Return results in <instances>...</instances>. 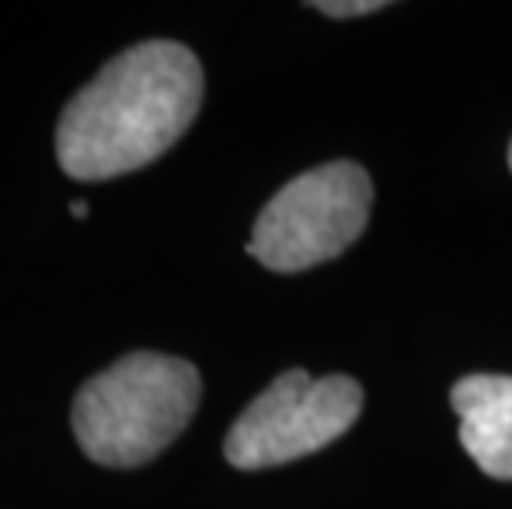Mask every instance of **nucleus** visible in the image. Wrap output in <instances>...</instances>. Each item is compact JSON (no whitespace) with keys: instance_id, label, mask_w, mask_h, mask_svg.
I'll list each match as a JSON object with an SVG mask.
<instances>
[{"instance_id":"f257e3e1","label":"nucleus","mask_w":512,"mask_h":509,"mask_svg":"<svg viewBox=\"0 0 512 509\" xmlns=\"http://www.w3.org/2000/svg\"><path fill=\"white\" fill-rule=\"evenodd\" d=\"M205 77L189 47L146 40L123 50L63 106L57 162L76 182H103L156 162L192 126Z\"/></svg>"},{"instance_id":"f03ea898","label":"nucleus","mask_w":512,"mask_h":509,"mask_svg":"<svg viewBox=\"0 0 512 509\" xmlns=\"http://www.w3.org/2000/svg\"><path fill=\"white\" fill-rule=\"evenodd\" d=\"M199 371L172 354L136 351L90 377L73 400V433L100 467H143L189 427Z\"/></svg>"},{"instance_id":"7ed1b4c3","label":"nucleus","mask_w":512,"mask_h":509,"mask_svg":"<svg viewBox=\"0 0 512 509\" xmlns=\"http://www.w3.org/2000/svg\"><path fill=\"white\" fill-rule=\"evenodd\" d=\"M370 199L374 189L357 162L301 172L261 209L248 252L281 275L328 262L361 238Z\"/></svg>"},{"instance_id":"20e7f679","label":"nucleus","mask_w":512,"mask_h":509,"mask_svg":"<svg viewBox=\"0 0 512 509\" xmlns=\"http://www.w3.org/2000/svg\"><path fill=\"white\" fill-rule=\"evenodd\" d=\"M361 384L344 374L288 371L242 410L225 437L235 470H268L324 450L361 417Z\"/></svg>"},{"instance_id":"39448f33","label":"nucleus","mask_w":512,"mask_h":509,"mask_svg":"<svg viewBox=\"0 0 512 509\" xmlns=\"http://www.w3.org/2000/svg\"><path fill=\"white\" fill-rule=\"evenodd\" d=\"M460 443L493 480H512V377L470 374L453 384Z\"/></svg>"},{"instance_id":"423d86ee","label":"nucleus","mask_w":512,"mask_h":509,"mask_svg":"<svg viewBox=\"0 0 512 509\" xmlns=\"http://www.w3.org/2000/svg\"><path fill=\"white\" fill-rule=\"evenodd\" d=\"M321 14L328 17H361V14H374V10H384V0H354V4H314Z\"/></svg>"},{"instance_id":"0eeeda50","label":"nucleus","mask_w":512,"mask_h":509,"mask_svg":"<svg viewBox=\"0 0 512 509\" xmlns=\"http://www.w3.org/2000/svg\"><path fill=\"white\" fill-rule=\"evenodd\" d=\"M70 212L76 215V219H86V215H90V205H86V202H70Z\"/></svg>"},{"instance_id":"6e6552de","label":"nucleus","mask_w":512,"mask_h":509,"mask_svg":"<svg viewBox=\"0 0 512 509\" xmlns=\"http://www.w3.org/2000/svg\"><path fill=\"white\" fill-rule=\"evenodd\" d=\"M509 169H512V146H509Z\"/></svg>"}]
</instances>
